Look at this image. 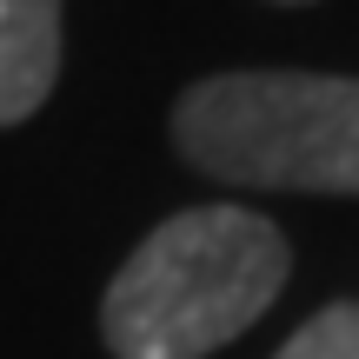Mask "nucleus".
<instances>
[{"label":"nucleus","instance_id":"1","mask_svg":"<svg viewBox=\"0 0 359 359\" xmlns=\"http://www.w3.org/2000/svg\"><path fill=\"white\" fill-rule=\"evenodd\" d=\"M293 246L253 206H187L160 219L107 280L100 339L114 359H206L280 299Z\"/></svg>","mask_w":359,"mask_h":359},{"label":"nucleus","instance_id":"2","mask_svg":"<svg viewBox=\"0 0 359 359\" xmlns=\"http://www.w3.org/2000/svg\"><path fill=\"white\" fill-rule=\"evenodd\" d=\"M193 173L253 193H359V80L299 67L206 74L173 100Z\"/></svg>","mask_w":359,"mask_h":359},{"label":"nucleus","instance_id":"3","mask_svg":"<svg viewBox=\"0 0 359 359\" xmlns=\"http://www.w3.org/2000/svg\"><path fill=\"white\" fill-rule=\"evenodd\" d=\"M60 7L67 0H0V127L47 107L60 80Z\"/></svg>","mask_w":359,"mask_h":359},{"label":"nucleus","instance_id":"4","mask_svg":"<svg viewBox=\"0 0 359 359\" xmlns=\"http://www.w3.org/2000/svg\"><path fill=\"white\" fill-rule=\"evenodd\" d=\"M273 359H359V299H333L326 313H313Z\"/></svg>","mask_w":359,"mask_h":359},{"label":"nucleus","instance_id":"5","mask_svg":"<svg viewBox=\"0 0 359 359\" xmlns=\"http://www.w3.org/2000/svg\"><path fill=\"white\" fill-rule=\"evenodd\" d=\"M280 7H306V0H280Z\"/></svg>","mask_w":359,"mask_h":359}]
</instances>
